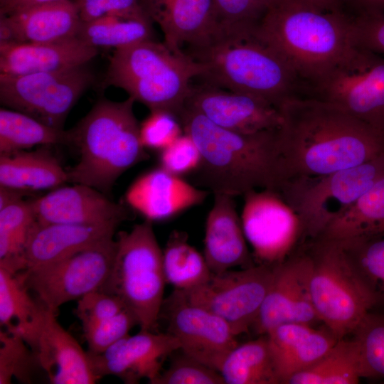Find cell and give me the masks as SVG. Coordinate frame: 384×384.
<instances>
[{"label":"cell","instance_id":"obj_28","mask_svg":"<svg viewBox=\"0 0 384 384\" xmlns=\"http://www.w3.org/2000/svg\"><path fill=\"white\" fill-rule=\"evenodd\" d=\"M48 146L0 154V186L31 192L68 182L67 170Z\"/></svg>","mask_w":384,"mask_h":384},{"label":"cell","instance_id":"obj_14","mask_svg":"<svg viewBox=\"0 0 384 384\" xmlns=\"http://www.w3.org/2000/svg\"><path fill=\"white\" fill-rule=\"evenodd\" d=\"M274 274V267L262 265L212 274L203 285L180 291L190 302L225 321L236 336L252 326Z\"/></svg>","mask_w":384,"mask_h":384},{"label":"cell","instance_id":"obj_41","mask_svg":"<svg viewBox=\"0 0 384 384\" xmlns=\"http://www.w3.org/2000/svg\"><path fill=\"white\" fill-rule=\"evenodd\" d=\"M151 384H225L220 373L185 353L174 358Z\"/></svg>","mask_w":384,"mask_h":384},{"label":"cell","instance_id":"obj_26","mask_svg":"<svg viewBox=\"0 0 384 384\" xmlns=\"http://www.w3.org/2000/svg\"><path fill=\"white\" fill-rule=\"evenodd\" d=\"M119 225L116 223H41L36 220L26 242V270L55 262L113 238Z\"/></svg>","mask_w":384,"mask_h":384},{"label":"cell","instance_id":"obj_34","mask_svg":"<svg viewBox=\"0 0 384 384\" xmlns=\"http://www.w3.org/2000/svg\"><path fill=\"white\" fill-rule=\"evenodd\" d=\"M55 144L70 146L69 129L52 127L11 109H0V154Z\"/></svg>","mask_w":384,"mask_h":384},{"label":"cell","instance_id":"obj_18","mask_svg":"<svg viewBox=\"0 0 384 384\" xmlns=\"http://www.w3.org/2000/svg\"><path fill=\"white\" fill-rule=\"evenodd\" d=\"M184 107L197 111L218 126L239 132L273 130L281 124L279 108L267 101L206 82L191 86Z\"/></svg>","mask_w":384,"mask_h":384},{"label":"cell","instance_id":"obj_52","mask_svg":"<svg viewBox=\"0 0 384 384\" xmlns=\"http://www.w3.org/2000/svg\"><path fill=\"white\" fill-rule=\"evenodd\" d=\"M12 0H0V8L6 6L7 4H9Z\"/></svg>","mask_w":384,"mask_h":384},{"label":"cell","instance_id":"obj_22","mask_svg":"<svg viewBox=\"0 0 384 384\" xmlns=\"http://www.w3.org/2000/svg\"><path fill=\"white\" fill-rule=\"evenodd\" d=\"M82 21L72 0L0 15V44L43 43L76 38Z\"/></svg>","mask_w":384,"mask_h":384},{"label":"cell","instance_id":"obj_9","mask_svg":"<svg viewBox=\"0 0 384 384\" xmlns=\"http://www.w3.org/2000/svg\"><path fill=\"white\" fill-rule=\"evenodd\" d=\"M304 98L334 105L384 132V55L353 44L306 86Z\"/></svg>","mask_w":384,"mask_h":384},{"label":"cell","instance_id":"obj_30","mask_svg":"<svg viewBox=\"0 0 384 384\" xmlns=\"http://www.w3.org/2000/svg\"><path fill=\"white\" fill-rule=\"evenodd\" d=\"M384 234V175L319 238L344 240Z\"/></svg>","mask_w":384,"mask_h":384},{"label":"cell","instance_id":"obj_32","mask_svg":"<svg viewBox=\"0 0 384 384\" xmlns=\"http://www.w3.org/2000/svg\"><path fill=\"white\" fill-rule=\"evenodd\" d=\"M46 307L29 294L18 273L0 267V325L25 340Z\"/></svg>","mask_w":384,"mask_h":384},{"label":"cell","instance_id":"obj_16","mask_svg":"<svg viewBox=\"0 0 384 384\" xmlns=\"http://www.w3.org/2000/svg\"><path fill=\"white\" fill-rule=\"evenodd\" d=\"M311 260L303 243L282 263L274 267L271 284L252 327L264 335L287 323L313 325L320 321L310 290Z\"/></svg>","mask_w":384,"mask_h":384},{"label":"cell","instance_id":"obj_8","mask_svg":"<svg viewBox=\"0 0 384 384\" xmlns=\"http://www.w3.org/2000/svg\"><path fill=\"white\" fill-rule=\"evenodd\" d=\"M151 221L136 224L117 234V252L111 272L99 289L118 297L139 321L140 330L157 325L166 281L163 250Z\"/></svg>","mask_w":384,"mask_h":384},{"label":"cell","instance_id":"obj_12","mask_svg":"<svg viewBox=\"0 0 384 384\" xmlns=\"http://www.w3.org/2000/svg\"><path fill=\"white\" fill-rule=\"evenodd\" d=\"M117 247V240L108 238L55 262L18 274L37 299L56 313L63 304L101 288L112 268Z\"/></svg>","mask_w":384,"mask_h":384},{"label":"cell","instance_id":"obj_17","mask_svg":"<svg viewBox=\"0 0 384 384\" xmlns=\"http://www.w3.org/2000/svg\"><path fill=\"white\" fill-rule=\"evenodd\" d=\"M178 350L180 343L169 333L140 330L122 338L99 355H88L99 379L114 375L127 384L138 383L143 378L152 383L163 370L165 358Z\"/></svg>","mask_w":384,"mask_h":384},{"label":"cell","instance_id":"obj_21","mask_svg":"<svg viewBox=\"0 0 384 384\" xmlns=\"http://www.w3.org/2000/svg\"><path fill=\"white\" fill-rule=\"evenodd\" d=\"M209 193L159 166L135 179L126 191L125 201L145 220L162 221L201 204Z\"/></svg>","mask_w":384,"mask_h":384},{"label":"cell","instance_id":"obj_37","mask_svg":"<svg viewBox=\"0 0 384 384\" xmlns=\"http://www.w3.org/2000/svg\"><path fill=\"white\" fill-rule=\"evenodd\" d=\"M338 241L378 302H384V234Z\"/></svg>","mask_w":384,"mask_h":384},{"label":"cell","instance_id":"obj_40","mask_svg":"<svg viewBox=\"0 0 384 384\" xmlns=\"http://www.w3.org/2000/svg\"><path fill=\"white\" fill-rule=\"evenodd\" d=\"M139 326L135 315L124 309L115 316L83 330L90 356L102 353L110 346L129 335L132 329Z\"/></svg>","mask_w":384,"mask_h":384},{"label":"cell","instance_id":"obj_43","mask_svg":"<svg viewBox=\"0 0 384 384\" xmlns=\"http://www.w3.org/2000/svg\"><path fill=\"white\" fill-rule=\"evenodd\" d=\"M201 154L195 141L183 133L160 151V167L180 177L192 175L199 167Z\"/></svg>","mask_w":384,"mask_h":384},{"label":"cell","instance_id":"obj_19","mask_svg":"<svg viewBox=\"0 0 384 384\" xmlns=\"http://www.w3.org/2000/svg\"><path fill=\"white\" fill-rule=\"evenodd\" d=\"M26 343L52 384H93L100 380L87 351L58 323L56 313L48 309Z\"/></svg>","mask_w":384,"mask_h":384},{"label":"cell","instance_id":"obj_23","mask_svg":"<svg viewBox=\"0 0 384 384\" xmlns=\"http://www.w3.org/2000/svg\"><path fill=\"white\" fill-rule=\"evenodd\" d=\"M213 206L208 213L204 236L203 256L213 274L235 267L255 265L250 252L235 201V196L213 193Z\"/></svg>","mask_w":384,"mask_h":384},{"label":"cell","instance_id":"obj_51","mask_svg":"<svg viewBox=\"0 0 384 384\" xmlns=\"http://www.w3.org/2000/svg\"><path fill=\"white\" fill-rule=\"evenodd\" d=\"M303 1L324 9H339L338 0H297Z\"/></svg>","mask_w":384,"mask_h":384},{"label":"cell","instance_id":"obj_39","mask_svg":"<svg viewBox=\"0 0 384 384\" xmlns=\"http://www.w3.org/2000/svg\"><path fill=\"white\" fill-rule=\"evenodd\" d=\"M353 333L367 378H384V315L368 313Z\"/></svg>","mask_w":384,"mask_h":384},{"label":"cell","instance_id":"obj_48","mask_svg":"<svg viewBox=\"0 0 384 384\" xmlns=\"http://www.w3.org/2000/svg\"><path fill=\"white\" fill-rule=\"evenodd\" d=\"M338 4L352 18L384 14V0H338Z\"/></svg>","mask_w":384,"mask_h":384},{"label":"cell","instance_id":"obj_2","mask_svg":"<svg viewBox=\"0 0 384 384\" xmlns=\"http://www.w3.org/2000/svg\"><path fill=\"white\" fill-rule=\"evenodd\" d=\"M178 118L201 154L193 183L213 193L243 196L282 186L277 129L255 133L229 130L184 107Z\"/></svg>","mask_w":384,"mask_h":384},{"label":"cell","instance_id":"obj_7","mask_svg":"<svg viewBox=\"0 0 384 384\" xmlns=\"http://www.w3.org/2000/svg\"><path fill=\"white\" fill-rule=\"evenodd\" d=\"M311 260L310 290L316 314L339 338L353 333L378 299L334 240L304 243Z\"/></svg>","mask_w":384,"mask_h":384},{"label":"cell","instance_id":"obj_4","mask_svg":"<svg viewBox=\"0 0 384 384\" xmlns=\"http://www.w3.org/2000/svg\"><path fill=\"white\" fill-rule=\"evenodd\" d=\"M353 18L339 9H324L297 0H272L259 23L262 36L307 85L354 44Z\"/></svg>","mask_w":384,"mask_h":384},{"label":"cell","instance_id":"obj_11","mask_svg":"<svg viewBox=\"0 0 384 384\" xmlns=\"http://www.w3.org/2000/svg\"><path fill=\"white\" fill-rule=\"evenodd\" d=\"M94 79L87 65L58 72L0 74V102L4 107L63 129L71 109Z\"/></svg>","mask_w":384,"mask_h":384},{"label":"cell","instance_id":"obj_46","mask_svg":"<svg viewBox=\"0 0 384 384\" xmlns=\"http://www.w3.org/2000/svg\"><path fill=\"white\" fill-rule=\"evenodd\" d=\"M82 22L106 16L149 20L139 0H73Z\"/></svg>","mask_w":384,"mask_h":384},{"label":"cell","instance_id":"obj_47","mask_svg":"<svg viewBox=\"0 0 384 384\" xmlns=\"http://www.w3.org/2000/svg\"><path fill=\"white\" fill-rule=\"evenodd\" d=\"M355 45L384 55V14L353 18Z\"/></svg>","mask_w":384,"mask_h":384},{"label":"cell","instance_id":"obj_1","mask_svg":"<svg viewBox=\"0 0 384 384\" xmlns=\"http://www.w3.org/2000/svg\"><path fill=\"white\" fill-rule=\"evenodd\" d=\"M282 186L315 180L384 153V132L330 103L292 98L279 107Z\"/></svg>","mask_w":384,"mask_h":384},{"label":"cell","instance_id":"obj_50","mask_svg":"<svg viewBox=\"0 0 384 384\" xmlns=\"http://www.w3.org/2000/svg\"><path fill=\"white\" fill-rule=\"evenodd\" d=\"M59 1L61 0H12L6 6L0 8V15H6L10 13L38 4Z\"/></svg>","mask_w":384,"mask_h":384},{"label":"cell","instance_id":"obj_29","mask_svg":"<svg viewBox=\"0 0 384 384\" xmlns=\"http://www.w3.org/2000/svg\"><path fill=\"white\" fill-rule=\"evenodd\" d=\"M367 378L356 341L339 338L329 352L285 384H356Z\"/></svg>","mask_w":384,"mask_h":384},{"label":"cell","instance_id":"obj_3","mask_svg":"<svg viewBox=\"0 0 384 384\" xmlns=\"http://www.w3.org/2000/svg\"><path fill=\"white\" fill-rule=\"evenodd\" d=\"M259 23L218 26L201 45L189 48L203 67L200 77L218 87L263 99L280 107L302 98L303 85L285 58L260 33Z\"/></svg>","mask_w":384,"mask_h":384},{"label":"cell","instance_id":"obj_13","mask_svg":"<svg viewBox=\"0 0 384 384\" xmlns=\"http://www.w3.org/2000/svg\"><path fill=\"white\" fill-rule=\"evenodd\" d=\"M243 198L240 220L255 263H282L304 243L297 213L277 191L252 190Z\"/></svg>","mask_w":384,"mask_h":384},{"label":"cell","instance_id":"obj_44","mask_svg":"<svg viewBox=\"0 0 384 384\" xmlns=\"http://www.w3.org/2000/svg\"><path fill=\"white\" fill-rule=\"evenodd\" d=\"M77 301L75 314L81 321L83 330L126 309L118 297L100 290L90 292Z\"/></svg>","mask_w":384,"mask_h":384},{"label":"cell","instance_id":"obj_20","mask_svg":"<svg viewBox=\"0 0 384 384\" xmlns=\"http://www.w3.org/2000/svg\"><path fill=\"white\" fill-rule=\"evenodd\" d=\"M41 223L120 224L129 218L128 209L91 186L73 183L59 186L31 200Z\"/></svg>","mask_w":384,"mask_h":384},{"label":"cell","instance_id":"obj_27","mask_svg":"<svg viewBox=\"0 0 384 384\" xmlns=\"http://www.w3.org/2000/svg\"><path fill=\"white\" fill-rule=\"evenodd\" d=\"M266 336L279 383L284 384L322 358L338 340L327 328L302 323L278 325Z\"/></svg>","mask_w":384,"mask_h":384},{"label":"cell","instance_id":"obj_15","mask_svg":"<svg viewBox=\"0 0 384 384\" xmlns=\"http://www.w3.org/2000/svg\"><path fill=\"white\" fill-rule=\"evenodd\" d=\"M162 307L168 333L178 339L182 353L219 371L226 356L239 344L229 324L188 301L178 290L174 289Z\"/></svg>","mask_w":384,"mask_h":384},{"label":"cell","instance_id":"obj_5","mask_svg":"<svg viewBox=\"0 0 384 384\" xmlns=\"http://www.w3.org/2000/svg\"><path fill=\"white\" fill-rule=\"evenodd\" d=\"M131 97L120 102L100 99L73 128L70 146L78 162L67 170L68 182L84 184L109 196L117 178L149 158Z\"/></svg>","mask_w":384,"mask_h":384},{"label":"cell","instance_id":"obj_31","mask_svg":"<svg viewBox=\"0 0 384 384\" xmlns=\"http://www.w3.org/2000/svg\"><path fill=\"white\" fill-rule=\"evenodd\" d=\"M219 372L225 384H278L266 334L235 346Z\"/></svg>","mask_w":384,"mask_h":384},{"label":"cell","instance_id":"obj_35","mask_svg":"<svg viewBox=\"0 0 384 384\" xmlns=\"http://www.w3.org/2000/svg\"><path fill=\"white\" fill-rule=\"evenodd\" d=\"M36 221L31 200L0 210V267L14 274L26 270V242Z\"/></svg>","mask_w":384,"mask_h":384},{"label":"cell","instance_id":"obj_36","mask_svg":"<svg viewBox=\"0 0 384 384\" xmlns=\"http://www.w3.org/2000/svg\"><path fill=\"white\" fill-rule=\"evenodd\" d=\"M152 23L149 20L106 16L88 22L82 21L76 38L97 48L117 49L153 40Z\"/></svg>","mask_w":384,"mask_h":384},{"label":"cell","instance_id":"obj_6","mask_svg":"<svg viewBox=\"0 0 384 384\" xmlns=\"http://www.w3.org/2000/svg\"><path fill=\"white\" fill-rule=\"evenodd\" d=\"M203 73V65L188 53L153 39L115 49L102 85L124 90L150 111L165 110L178 117L191 80Z\"/></svg>","mask_w":384,"mask_h":384},{"label":"cell","instance_id":"obj_42","mask_svg":"<svg viewBox=\"0 0 384 384\" xmlns=\"http://www.w3.org/2000/svg\"><path fill=\"white\" fill-rule=\"evenodd\" d=\"M183 133L178 117L165 110L150 111L140 123V138L146 149L161 151Z\"/></svg>","mask_w":384,"mask_h":384},{"label":"cell","instance_id":"obj_49","mask_svg":"<svg viewBox=\"0 0 384 384\" xmlns=\"http://www.w3.org/2000/svg\"><path fill=\"white\" fill-rule=\"evenodd\" d=\"M31 192L0 186V210L5 207L23 200V197L30 194Z\"/></svg>","mask_w":384,"mask_h":384},{"label":"cell","instance_id":"obj_24","mask_svg":"<svg viewBox=\"0 0 384 384\" xmlns=\"http://www.w3.org/2000/svg\"><path fill=\"white\" fill-rule=\"evenodd\" d=\"M152 23L173 50L203 43L215 32L218 20L213 0H139Z\"/></svg>","mask_w":384,"mask_h":384},{"label":"cell","instance_id":"obj_45","mask_svg":"<svg viewBox=\"0 0 384 384\" xmlns=\"http://www.w3.org/2000/svg\"><path fill=\"white\" fill-rule=\"evenodd\" d=\"M220 26H234L258 23L272 0H213Z\"/></svg>","mask_w":384,"mask_h":384},{"label":"cell","instance_id":"obj_33","mask_svg":"<svg viewBox=\"0 0 384 384\" xmlns=\"http://www.w3.org/2000/svg\"><path fill=\"white\" fill-rule=\"evenodd\" d=\"M186 232L171 233L163 250L166 284L176 290L188 291L207 282L212 272L203 254L189 244Z\"/></svg>","mask_w":384,"mask_h":384},{"label":"cell","instance_id":"obj_10","mask_svg":"<svg viewBox=\"0 0 384 384\" xmlns=\"http://www.w3.org/2000/svg\"><path fill=\"white\" fill-rule=\"evenodd\" d=\"M384 175V153L365 163L282 188L279 193L297 213L304 242L319 238Z\"/></svg>","mask_w":384,"mask_h":384},{"label":"cell","instance_id":"obj_38","mask_svg":"<svg viewBox=\"0 0 384 384\" xmlns=\"http://www.w3.org/2000/svg\"><path fill=\"white\" fill-rule=\"evenodd\" d=\"M38 369H41L31 348L17 334L0 331V384H9L13 378L31 383Z\"/></svg>","mask_w":384,"mask_h":384},{"label":"cell","instance_id":"obj_25","mask_svg":"<svg viewBox=\"0 0 384 384\" xmlns=\"http://www.w3.org/2000/svg\"><path fill=\"white\" fill-rule=\"evenodd\" d=\"M98 53L78 38L43 43L0 44V74L58 72L86 65Z\"/></svg>","mask_w":384,"mask_h":384}]
</instances>
